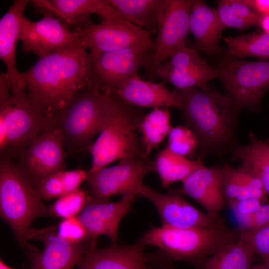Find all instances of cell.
Here are the masks:
<instances>
[{"mask_svg": "<svg viewBox=\"0 0 269 269\" xmlns=\"http://www.w3.org/2000/svg\"><path fill=\"white\" fill-rule=\"evenodd\" d=\"M87 49L73 46L41 58L21 73L32 102L53 120L77 95L93 86L91 58Z\"/></svg>", "mask_w": 269, "mask_h": 269, "instance_id": "6da1fadb", "label": "cell"}, {"mask_svg": "<svg viewBox=\"0 0 269 269\" xmlns=\"http://www.w3.org/2000/svg\"><path fill=\"white\" fill-rule=\"evenodd\" d=\"M176 89L182 102L181 118L198 138L199 157L208 154L221 156L232 151L237 146L238 115L231 99L208 85Z\"/></svg>", "mask_w": 269, "mask_h": 269, "instance_id": "7a4b0ae2", "label": "cell"}, {"mask_svg": "<svg viewBox=\"0 0 269 269\" xmlns=\"http://www.w3.org/2000/svg\"><path fill=\"white\" fill-rule=\"evenodd\" d=\"M0 214L24 250L26 236L37 218L51 216L32 181L13 159L0 156Z\"/></svg>", "mask_w": 269, "mask_h": 269, "instance_id": "3957f363", "label": "cell"}, {"mask_svg": "<svg viewBox=\"0 0 269 269\" xmlns=\"http://www.w3.org/2000/svg\"><path fill=\"white\" fill-rule=\"evenodd\" d=\"M114 99L101 132L90 149L92 158L88 170L90 172L118 160L146 155L141 138L136 133L145 115L144 112L140 108Z\"/></svg>", "mask_w": 269, "mask_h": 269, "instance_id": "277c9868", "label": "cell"}, {"mask_svg": "<svg viewBox=\"0 0 269 269\" xmlns=\"http://www.w3.org/2000/svg\"><path fill=\"white\" fill-rule=\"evenodd\" d=\"M240 234L225 223L206 228L152 227L141 237L145 245L158 247L167 259L193 264L239 240Z\"/></svg>", "mask_w": 269, "mask_h": 269, "instance_id": "5b68a950", "label": "cell"}, {"mask_svg": "<svg viewBox=\"0 0 269 269\" xmlns=\"http://www.w3.org/2000/svg\"><path fill=\"white\" fill-rule=\"evenodd\" d=\"M114 100L94 85L77 95L54 117L53 123L63 134L67 152L90 151Z\"/></svg>", "mask_w": 269, "mask_h": 269, "instance_id": "8992f818", "label": "cell"}, {"mask_svg": "<svg viewBox=\"0 0 269 269\" xmlns=\"http://www.w3.org/2000/svg\"><path fill=\"white\" fill-rule=\"evenodd\" d=\"M53 124L25 90L11 92L0 98V156L17 158L36 136Z\"/></svg>", "mask_w": 269, "mask_h": 269, "instance_id": "52a82bcc", "label": "cell"}, {"mask_svg": "<svg viewBox=\"0 0 269 269\" xmlns=\"http://www.w3.org/2000/svg\"><path fill=\"white\" fill-rule=\"evenodd\" d=\"M215 68L238 115L244 108L261 112L262 99L269 90V60L245 61L229 54Z\"/></svg>", "mask_w": 269, "mask_h": 269, "instance_id": "ba28073f", "label": "cell"}, {"mask_svg": "<svg viewBox=\"0 0 269 269\" xmlns=\"http://www.w3.org/2000/svg\"><path fill=\"white\" fill-rule=\"evenodd\" d=\"M155 171L154 159L149 155H139L126 158L116 165L90 172L86 181L90 197L108 201L110 197L136 191L143 184L149 173ZM138 194V193H137Z\"/></svg>", "mask_w": 269, "mask_h": 269, "instance_id": "9c48e42d", "label": "cell"}, {"mask_svg": "<svg viewBox=\"0 0 269 269\" xmlns=\"http://www.w3.org/2000/svg\"><path fill=\"white\" fill-rule=\"evenodd\" d=\"M75 31L78 46L89 49L92 56L135 47L153 48V40L146 31L123 18L103 19Z\"/></svg>", "mask_w": 269, "mask_h": 269, "instance_id": "30bf717a", "label": "cell"}, {"mask_svg": "<svg viewBox=\"0 0 269 269\" xmlns=\"http://www.w3.org/2000/svg\"><path fill=\"white\" fill-rule=\"evenodd\" d=\"M66 154L63 134L53 124L30 142L16 163L35 187L48 176L64 170Z\"/></svg>", "mask_w": 269, "mask_h": 269, "instance_id": "8fae6325", "label": "cell"}, {"mask_svg": "<svg viewBox=\"0 0 269 269\" xmlns=\"http://www.w3.org/2000/svg\"><path fill=\"white\" fill-rule=\"evenodd\" d=\"M42 241L44 249L41 252L31 248L28 252L30 269H74L86 253L96 246V239H89L79 244H71L60 237L57 227L30 229L26 239Z\"/></svg>", "mask_w": 269, "mask_h": 269, "instance_id": "7c38bea8", "label": "cell"}, {"mask_svg": "<svg viewBox=\"0 0 269 269\" xmlns=\"http://www.w3.org/2000/svg\"><path fill=\"white\" fill-rule=\"evenodd\" d=\"M152 56L153 49L147 47L129 48L91 55L94 82L105 93L127 79L138 75L141 67L146 70Z\"/></svg>", "mask_w": 269, "mask_h": 269, "instance_id": "4fadbf2b", "label": "cell"}, {"mask_svg": "<svg viewBox=\"0 0 269 269\" xmlns=\"http://www.w3.org/2000/svg\"><path fill=\"white\" fill-rule=\"evenodd\" d=\"M194 0H167L157 35L147 76L152 81L156 68L178 48L186 46L189 17Z\"/></svg>", "mask_w": 269, "mask_h": 269, "instance_id": "5bb4252c", "label": "cell"}, {"mask_svg": "<svg viewBox=\"0 0 269 269\" xmlns=\"http://www.w3.org/2000/svg\"><path fill=\"white\" fill-rule=\"evenodd\" d=\"M20 40L21 51L39 58L69 47L78 46L77 32L70 31L60 18L47 12L42 19L32 21L24 17Z\"/></svg>", "mask_w": 269, "mask_h": 269, "instance_id": "9a60e30c", "label": "cell"}, {"mask_svg": "<svg viewBox=\"0 0 269 269\" xmlns=\"http://www.w3.org/2000/svg\"><path fill=\"white\" fill-rule=\"evenodd\" d=\"M168 59L156 68L154 77L172 84L176 89L202 88L217 78L215 67L208 64L193 47H181Z\"/></svg>", "mask_w": 269, "mask_h": 269, "instance_id": "2e32d148", "label": "cell"}, {"mask_svg": "<svg viewBox=\"0 0 269 269\" xmlns=\"http://www.w3.org/2000/svg\"><path fill=\"white\" fill-rule=\"evenodd\" d=\"M137 191L138 194L149 200L155 206L162 226L179 229L206 228L225 223L219 215L201 211L179 194H162L144 184Z\"/></svg>", "mask_w": 269, "mask_h": 269, "instance_id": "e0dca14e", "label": "cell"}, {"mask_svg": "<svg viewBox=\"0 0 269 269\" xmlns=\"http://www.w3.org/2000/svg\"><path fill=\"white\" fill-rule=\"evenodd\" d=\"M137 194L136 191H130L116 202L95 200L89 195L86 206L78 216L85 227L89 239H96L105 235L112 244H117L120 223L130 210Z\"/></svg>", "mask_w": 269, "mask_h": 269, "instance_id": "ac0fdd59", "label": "cell"}, {"mask_svg": "<svg viewBox=\"0 0 269 269\" xmlns=\"http://www.w3.org/2000/svg\"><path fill=\"white\" fill-rule=\"evenodd\" d=\"M104 94L138 108L172 107L181 110L182 102L177 89L170 90L164 83L131 77Z\"/></svg>", "mask_w": 269, "mask_h": 269, "instance_id": "d6986e66", "label": "cell"}, {"mask_svg": "<svg viewBox=\"0 0 269 269\" xmlns=\"http://www.w3.org/2000/svg\"><path fill=\"white\" fill-rule=\"evenodd\" d=\"M223 165L203 167L192 172L181 187L171 194H185L199 203L212 215H219L227 202L223 193Z\"/></svg>", "mask_w": 269, "mask_h": 269, "instance_id": "ffe728a7", "label": "cell"}, {"mask_svg": "<svg viewBox=\"0 0 269 269\" xmlns=\"http://www.w3.org/2000/svg\"><path fill=\"white\" fill-rule=\"evenodd\" d=\"M30 2L37 8L56 15L66 25H75L76 30L94 24L91 18L92 14L103 19H125L107 0H30Z\"/></svg>", "mask_w": 269, "mask_h": 269, "instance_id": "44dd1931", "label": "cell"}, {"mask_svg": "<svg viewBox=\"0 0 269 269\" xmlns=\"http://www.w3.org/2000/svg\"><path fill=\"white\" fill-rule=\"evenodd\" d=\"M142 237L130 245L112 244L104 249H91L78 265V269H150V257L144 252Z\"/></svg>", "mask_w": 269, "mask_h": 269, "instance_id": "7402d4cb", "label": "cell"}, {"mask_svg": "<svg viewBox=\"0 0 269 269\" xmlns=\"http://www.w3.org/2000/svg\"><path fill=\"white\" fill-rule=\"evenodd\" d=\"M29 2L28 0H15L0 20V58L12 82L11 92L25 90L21 73L16 68L15 55L24 10Z\"/></svg>", "mask_w": 269, "mask_h": 269, "instance_id": "603a6c76", "label": "cell"}, {"mask_svg": "<svg viewBox=\"0 0 269 269\" xmlns=\"http://www.w3.org/2000/svg\"><path fill=\"white\" fill-rule=\"evenodd\" d=\"M224 29L217 9L204 0H194L189 17V32L195 39L193 48L208 55L220 54L219 43Z\"/></svg>", "mask_w": 269, "mask_h": 269, "instance_id": "cb8c5ba5", "label": "cell"}, {"mask_svg": "<svg viewBox=\"0 0 269 269\" xmlns=\"http://www.w3.org/2000/svg\"><path fill=\"white\" fill-rule=\"evenodd\" d=\"M125 19L150 35L157 33L167 0H107Z\"/></svg>", "mask_w": 269, "mask_h": 269, "instance_id": "d4e9b609", "label": "cell"}, {"mask_svg": "<svg viewBox=\"0 0 269 269\" xmlns=\"http://www.w3.org/2000/svg\"><path fill=\"white\" fill-rule=\"evenodd\" d=\"M248 137V144L237 146L232 151L233 158L260 179L269 195V142L259 139L252 132Z\"/></svg>", "mask_w": 269, "mask_h": 269, "instance_id": "484cf974", "label": "cell"}, {"mask_svg": "<svg viewBox=\"0 0 269 269\" xmlns=\"http://www.w3.org/2000/svg\"><path fill=\"white\" fill-rule=\"evenodd\" d=\"M255 255L240 238L192 264L198 269H251Z\"/></svg>", "mask_w": 269, "mask_h": 269, "instance_id": "4316f807", "label": "cell"}, {"mask_svg": "<svg viewBox=\"0 0 269 269\" xmlns=\"http://www.w3.org/2000/svg\"><path fill=\"white\" fill-rule=\"evenodd\" d=\"M154 162L155 171L164 188L178 181L182 182L194 171L205 166L202 158L191 160L172 152L166 147L157 154Z\"/></svg>", "mask_w": 269, "mask_h": 269, "instance_id": "83f0119b", "label": "cell"}, {"mask_svg": "<svg viewBox=\"0 0 269 269\" xmlns=\"http://www.w3.org/2000/svg\"><path fill=\"white\" fill-rule=\"evenodd\" d=\"M172 127L170 113L166 108H155L145 114L139 127L146 155H149L168 135Z\"/></svg>", "mask_w": 269, "mask_h": 269, "instance_id": "f1b7e54d", "label": "cell"}, {"mask_svg": "<svg viewBox=\"0 0 269 269\" xmlns=\"http://www.w3.org/2000/svg\"><path fill=\"white\" fill-rule=\"evenodd\" d=\"M223 167L224 178L237 195L235 200L257 198L264 202L267 200L268 194L262 181L247 168L243 165L233 168L227 163Z\"/></svg>", "mask_w": 269, "mask_h": 269, "instance_id": "f546056e", "label": "cell"}, {"mask_svg": "<svg viewBox=\"0 0 269 269\" xmlns=\"http://www.w3.org/2000/svg\"><path fill=\"white\" fill-rule=\"evenodd\" d=\"M228 53L237 58L252 56L260 60H269V33L264 31L223 38Z\"/></svg>", "mask_w": 269, "mask_h": 269, "instance_id": "4dcf8cb0", "label": "cell"}, {"mask_svg": "<svg viewBox=\"0 0 269 269\" xmlns=\"http://www.w3.org/2000/svg\"><path fill=\"white\" fill-rule=\"evenodd\" d=\"M217 8L220 22L224 28L243 30L259 26L262 15L247 5L243 0H221Z\"/></svg>", "mask_w": 269, "mask_h": 269, "instance_id": "1f68e13d", "label": "cell"}, {"mask_svg": "<svg viewBox=\"0 0 269 269\" xmlns=\"http://www.w3.org/2000/svg\"><path fill=\"white\" fill-rule=\"evenodd\" d=\"M172 152L188 158L194 154L199 141L194 132L186 126L172 128L168 134L166 146Z\"/></svg>", "mask_w": 269, "mask_h": 269, "instance_id": "d6a6232c", "label": "cell"}, {"mask_svg": "<svg viewBox=\"0 0 269 269\" xmlns=\"http://www.w3.org/2000/svg\"><path fill=\"white\" fill-rule=\"evenodd\" d=\"M88 197L82 189L64 194L49 207L51 215L62 219L77 216L86 206Z\"/></svg>", "mask_w": 269, "mask_h": 269, "instance_id": "836d02e7", "label": "cell"}, {"mask_svg": "<svg viewBox=\"0 0 269 269\" xmlns=\"http://www.w3.org/2000/svg\"><path fill=\"white\" fill-rule=\"evenodd\" d=\"M240 238L260 256L263 262L269 263V225L253 231L240 230Z\"/></svg>", "mask_w": 269, "mask_h": 269, "instance_id": "e575fe53", "label": "cell"}, {"mask_svg": "<svg viewBox=\"0 0 269 269\" xmlns=\"http://www.w3.org/2000/svg\"><path fill=\"white\" fill-rule=\"evenodd\" d=\"M58 235L71 244H79L88 240V232L79 217L63 219L57 227Z\"/></svg>", "mask_w": 269, "mask_h": 269, "instance_id": "d590c367", "label": "cell"}, {"mask_svg": "<svg viewBox=\"0 0 269 269\" xmlns=\"http://www.w3.org/2000/svg\"><path fill=\"white\" fill-rule=\"evenodd\" d=\"M35 187L42 200L58 198L65 194L59 172L45 177L38 182Z\"/></svg>", "mask_w": 269, "mask_h": 269, "instance_id": "8d00e7d4", "label": "cell"}, {"mask_svg": "<svg viewBox=\"0 0 269 269\" xmlns=\"http://www.w3.org/2000/svg\"><path fill=\"white\" fill-rule=\"evenodd\" d=\"M241 230L253 231L269 225V204H263L254 213L238 220Z\"/></svg>", "mask_w": 269, "mask_h": 269, "instance_id": "74e56055", "label": "cell"}, {"mask_svg": "<svg viewBox=\"0 0 269 269\" xmlns=\"http://www.w3.org/2000/svg\"><path fill=\"white\" fill-rule=\"evenodd\" d=\"M62 180L65 194L75 191L82 183L86 181L88 175V170L82 169L63 170L59 172Z\"/></svg>", "mask_w": 269, "mask_h": 269, "instance_id": "f35d334b", "label": "cell"}, {"mask_svg": "<svg viewBox=\"0 0 269 269\" xmlns=\"http://www.w3.org/2000/svg\"><path fill=\"white\" fill-rule=\"evenodd\" d=\"M263 201L257 198H248L233 200L228 203L234 211L238 219L250 215L257 211L263 204Z\"/></svg>", "mask_w": 269, "mask_h": 269, "instance_id": "ab89813d", "label": "cell"}, {"mask_svg": "<svg viewBox=\"0 0 269 269\" xmlns=\"http://www.w3.org/2000/svg\"><path fill=\"white\" fill-rule=\"evenodd\" d=\"M243 1L261 15L269 14V0H243Z\"/></svg>", "mask_w": 269, "mask_h": 269, "instance_id": "60d3db41", "label": "cell"}, {"mask_svg": "<svg viewBox=\"0 0 269 269\" xmlns=\"http://www.w3.org/2000/svg\"><path fill=\"white\" fill-rule=\"evenodd\" d=\"M259 26L264 31L269 33V14L262 16Z\"/></svg>", "mask_w": 269, "mask_h": 269, "instance_id": "b9f144b4", "label": "cell"}, {"mask_svg": "<svg viewBox=\"0 0 269 269\" xmlns=\"http://www.w3.org/2000/svg\"><path fill=\"white\" fill-rule=\"evenodd\" d=\"M251 269H269V263L265 262L254 265Z\"/></svg>", "mask_w": 269, "mask_h": 269, "instance_id": "7bdbcfd3", "label": "cell"}, {"mask_svg": "<svg viewBox=\"0 0 269 269\" xmlns=\"http://www.w3.org/2000/svg\"><path fill=\"white\" fill-rule=\"evenodd\" d=\"M0 269H13L11 267L6 265L1 259L0 260Z\"/></svg>", "mask_w": 269, "mask_h": 269, "instance_id": "ee69618b", "label": "cell"}, {"mask_svg": "<svg viewBox=\"0 0 269 269\" xmlns=\"http://www.w3.org/2000/svg\"><path fill=\"white\" fill-rule=\"evenodd\" d=\"M164 266V269H174V268H171L170 266Z\"/></svg>", "mask_w": 269, "mask_h": 269, "instance_id": "f6af8a7d", "label": "cell"}]
</instances>
